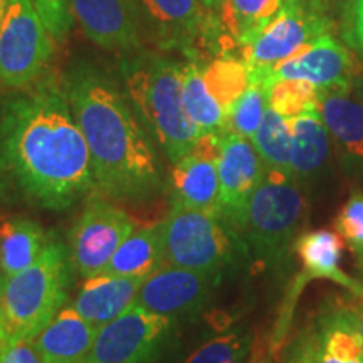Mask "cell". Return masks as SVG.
I'll list each match as a JSON object with an SVG mask.
<instances>
[{
  "label": "cell",
  "instance_id": "2e32d148",
  "mask_svg": "<svg viewBox=\"0 0 363 363\" xmlns=\"http://www.w3.org/2000/svg\"><path fill=\"white\" fill-rule=\"evenodd\" d=\"M143 40L160 51L190 52L203 29L201 0H135Z\"/></svg>",
  "mask_w": 363,
  "mask_h": 363
},
{
  "label": "cell",
  "instance_id": "7bdbcfd3",
  "mask_svg": "<svg viewBox=\"0 0 363 363\" xmlns=\"http://www.w3.org/2000/svg\"><path fill=\"white\" fill-rule=\"evenodd\" d=\"M249 363H269V362H266V360H256V362H249Z\"/></svg>",
  "mask_w": 363,
  "mask_h": 363
},
{
  "label": "cell",
  "instance_id": "836d02e7",
  "mask_svg": "<svg viewBox=\"0 0 363 363\" xmlns=\"http://www.w3.org/2000/svg\"><path fill=\"white\" fill-rule=\"evenodd\" d=\"M0 363H44L35 350L33 340L29 338H7L6 345L0 348Z\"/></svg>",
  "mask_w": 363,
  "mask_h": 363
},
{
  "label": "cell",
  "instance_id": "74e56055",
  "mask_svg": "<svg viewBox=\"0 0 363 363\" xmlns=\"http://www.w3.org/2000/svg\"><path fill=\"white\" fill-rule=\"evenodd\" d=\"M201 2L207 11H220L225 0H201Z\"/></svg>",
  "mask_w": 363,
  "mask_h": 363
},
{
  "label": "cell",
  "instance_id": "d6986e66",
  "mask_svg": "<svg viewBox=\"0 0 363 363\" xmlns=\"http://www.w3.org/2000/svg\"><path fill=\"white\" fill-rule=\"evenodd\" d=\"M143 281L142 278L108 274L86 278L71 306L99 328L133 305Z\"/></svg>",
  "mask_w": 363,
  "mask_h": 363
},
{
  "label": "cell",
  "instance_id": "f1b7e54d",
  "mask_svg": "<svg viewBox=\"0 0 363 363\" xmlns=\"http://www.w3.org/2000/svg\"><path fill=\"white\" fill-rule=\"evenodd\" d=\"M267 108H269V84L251 78L249 88L234 103L227 115L225 131H233L244 138L252 140Z\"/></svg>",
  "mask_w": 363,
  "mask_h": 363
},
{
  "label": "cell",
  "instance_id": "8fae6325",
  "mask_svg": "<svg viewBox=\"0 0 363 363\" xmlns=\"http://www.w3.org/2000/svg\"><path fill=\"white\" fill-rule=\"evenodd\" d=\"M219 220L230 233L240 234L246 222L247 206L264 175V165L249 138L233 131L220 133Z\"/></svg>",
  "mask_w": 363,
  "mask_h": 363
},
{
  "label": "cell",
  "instance_id": "e0dca14e",
  "mask_svg": "<svg viewBox=\"0 0 363 363\" xmlns=\"http://www.w3.org/2000/svg\"><path fill=\"white\" fill-rule=\"evenodd\" d=\"M96 335L98 326L69 305L35 335L33 343L44 363H86Z\"/></svg>",
  "mask_w": 363,
  "mask_h": 363
},
{
  "label": "cell",
  "instance_id": "ab89813d",
  "mask_svg": "<svg viewBox=\"0 0 363 363\" xmlns=\"http://www.w3.org/2000/svg\"><path fill=\"white\" fill-rule=\"evenodd\" d=\"M358 306L355 308L357 316H358V323H360V331H362V337H363V298H358Z\"/></svg>",
  "mask_w": 363,
  "mask_h": 363
},
{
  "label": "cell",
  "instance_id": "277c9868",
  "mask_svg": "<svg viewBox=\"0 0 363 363\" xmlns=\"http://www.w3.org/2000/svg\"><path fill=\"white\" fill-rule=\"evenodd\" d=\"M69 259L65 244L51 239L33 266L4 278L0 303L7 338L33 340L62 310L71 279Z\"/></svg>",
  "mask_w": 363,
  "mask_h": 363
},
{
  "label": "cell",
  "instance_id": "9a60e30c",
  "mask_svg": "<svg viewBox=\"0 0 363 363\" xmlns=\"http://www.w3.org/2000/svg\"><path fill=\"white\" fill-rule=\"evenodd\" d=\"M220 133L201 135L189 155L174 163L172 190L174 203L206 212L219 219V172Z\"/></svg>",
  "mask_w": 363,
  "mask_h": 363
},
{
  "label": "cell",
  "instance_id": "ac0fdd59",
  "mask_svg": "<svg viewBox=\"0 0 363 363\" xmlns=\"http://www.w3.org/2000/svg\"><path fill=\"white\" fill-rule=\"evenodd\" d=\"M342 238L330 230H311L298 235L293 251L303 264V274L296 279L291 299L310 279H330L343 288L350 289L357 298H363V284L345 274L340 267L342 259Z\"/></svg>",
  "mask_w": 363,
  "mask_h": 363
},
{
  "label": "cell",
  "instance_id": "6da1fadb",
  "mask_svg": "<svg viewBox=\"0 0 363 363\" xmlns=\"http://www.w3.org/2000/svg\"><path fill=\"white\" fill-rule=\"evenodd\" d=\"M88 145L65 81L48 69L0 94V202L66 211L94 192Z\"/></svg>",
  "mask_w": 363,
  "mask_h": 363
},
{
  "label": "cell",
  "instance_id": "603a6c76",
  "mask_svg": "<svg viewBox=\"0 0 363 363\" xmlns=\"http://www.w3.org/2000/svg\"><path fill=\"white\" fill-rule=\"evenodd\" d=\"M316 333L321 363H363V337L355 308L323 313Z\"/></svg>",
  "mask_w": 363,
  "mask_h": 363
},
{
  "label": "cell",
  "instance_id": "7402d4cb",
  "mask_svg": "<svg viewBox=\"0 0 363 363\" xmlns=\"http://www.w3.org/2000/svg\"><path fill=\"white\" fill-rule=\"evenodd\" d=\"M162 224L135 229L116 249L101 274L147 279L165 266Z\"/></svg>",
  "mask_w": 363,
  "mask_h": 363
},
{
  "label": "cell",
  "instance_id": "1f68e13d",
  "mask_svg": "<svg viewBox=\"0 0 363 363\" xmlns=\"http://www.w3.org/2000/svg\"><path fill=\"white\" fill-rule=\"evenodd\" d=\"M337 234L355 254L358 267L363 271V192H355L348 199L335 220Z\"/></svg>",
  "mask_w": 363,
  "mask_h": 363
},
{
  "label": "cell",
  "instance_id": "5bb4252c",
  "mask_svg": "<svg viewBox=\"0 0 363 363\" xmlns=\"http://www.w3.org/2000/svg\"><path fill=\"white\" fill-rule=\"evenodd\" d=\"M72 17L86 38L104 51L142 49L143 30L135 0H69Z\"/></svg>",
  "mask_w": 363,
  "mask_h": 363
},
{
  "label": "cell",
  "instance_id": "f546056e",
  "mask_svg": "<svg viewBox=\"0 0 363 363\" xmlns=\"http://www.w3.org/2000/svg\"><path fill=\"white\" fill-rule=\"evenodd\" d=\"M251 343V335L246 331H229L202 343L184 363H244Z\"/></svg>",
  "mask_w": 363,
  "mask_h": 363
},
{
  "label": "cell",
  "instance_id": "9c48e42d",
  "mask_svg": "<svg viewBox=\"0 0 363 363\" xmlns=\"http://www.w3.org/2000/svg\"><path fill=\"white\" fill-rule=\"evenodd\" d=\"M135 230V222L110 199L91 192L78 222L71 230V262L81 278L99 276Z\"/></svg>",
  "mask_w": 363,
  "mask_h": 363
},
{
  "label": "cell",
  "instance_id": "d6a6232c",
  "mask_svg": "<svg viewBox=\"0 0 363 363\" xmlns=\"http://www.w3.org/2000/svg\"><path fill=\"white\" fill-rule=\"evenodd\" d=\"M43 19L44 26L56 39V43L66 40L72 27V12L67 0H30Z\"/></svg>",
  "mask_w": 363,
  "mask_h": 363
},
{
  "label": "cell",
  "instance_id": "3957f363",
  "mask_svg": "<svg viewBox=\"0 0 363 363\" xmlns=\"http://www.w3.org/2000/svg\"><path fill=\"white\" fill-rule=\"evenodd\" d=\"M121 76L126 96L172 163L192 152L201 131L184 104L185 62L157 51L126 52Z\"/></svg>",
  "mask_w": 363,
  "mask_h": 363
},
{
  "label": "cell",
  "instance_id": "52a82bcc",
  "mask_svg": "<svg viewBox=\"0 0 363 363\" xmlns=\"http://www.w3.org/2000/svg\"><path fill=\"white\" fill-rule=\"evenodd\" d=\"M160 224L167 264L220 274L233 261L230 230L217 217L172 203L169 216Z\"/></svg>",
  "mask_w": 363,
  "mask_h": 363
},
{
  "label": "cell",
  "instance_id": "7c38bea8",
  "mask_svg": "<svg viewBox=\"0 0 363 363\" xmlns=\"http://www.w3.org/2000/svg\"><path fill=\"white\" fill-rule=\"evenodd\" d=\"M219 276L165 264L143 281L135 303L174 320L194 315L208 303L219 283Z\"/></svg>",
  "mask_w": 363,
  "mask_h": 363
},
{
  "label": "cell",
  "instance_id": "30bf717a",
  "mask_svg": "<svg viewBox=\"0 0 363 363\" xmlns=\"http://www.w3.org/2000/svg\"><path fill=\"white\" fill-rule=\"evenodd\" d=\"M175 320L133 303L128 310L99 326L86 363H153Z\"/></svg>",
  "mask_w": 363,
  "mask_h": 363
},
{
  "label": "cell",
  "instance_id": "5b68a950",
  "mask_svg": "<svg viewBox=\"0 0 363 363\" xmlns=\"http://www.w3.org/2000/svg\"><path fill=\"white\" fill-rule=\"evenodd\" d=\"M305 214V195L294 175L264 169L249 201L240 234L262 264L279 269L293 251Z\"/></svg>",
  "mask_w": 363,
  "mask_h": 363
},
{
  "label": "cell",
  "instance_id": "b9f144b4",
  "mask_svg": "<svg viewBox=\"0 0 363 363\" xmlns=\"http://www.w3.org/2000/svg\"><path fill=\"white\" fill-rule=\"evenodd\" d=\"M2 281H4V276H2V271H0V296H2Z\"/></svg>",
  "mask_w": 363,
  "mask_h": 363
},
{
  "label": "cell",
  "instance_id": "ffe728a7",
  "mask_svg": "<svg viewBox=\"0 0 363 363\" xmlns=\"http://www.w3.org/2000/svg\"><path fill=\"white\" fill-rule=\"evenodd\" d=\"M318 111L331 138L352 165L363 167V99L348 91H318Z\"/></svg>",
  "mask_w": 363,
  "mask_h": 363
},
{
  "label": "cell",
  "instance_id": "f6af8a7d",
  "mask_svg": "<svg viewBox=\"0 0 363 363\" xmlns=\"http://www.w3.org/2000/svg\"><path fill=\"white\" fill-rule=\"evenodd\" d=\"M67 2H69V0H67Z\"/></svg>",
  "mask_w": 363,
  "mask_h": 363
},
{
  "label": "cell",
  "instance_id": "cb8c5ba5",
  "mask_svg": "<svg viewBox=\"0 0 363 363\" xmlns=\"http://www.w3.org/2000/svg\"><path fill=\"white\" fill-rule=\"evenodd\" d=\"M51 238L38 222L6 220L0 227V271L4 278L27 269L39 259Z\"/></svg>",
  "mask_w": 363,
  "mask_h": 363
},
{
  "label": "cell",
  "instance_id": "484cf974",
  "mask_svg": "<svg viewBox=\"0 0 363 363\" xmlns=\"http://www.w3.org/2000/svg\"><path fill=\"white\" fill-rule=\"evenodd\" d=\"M288 0H225L222 26L234 43L246 45L278 16Z\"/></svg>",
  "mask_w": 363,
  "mask_h": 363
},
{
  "label": "cell",
  "instance_id": "ee69618b",
  "mask_svg": "<svg viewBox=\"0 0 363 363\" xmlns=\"http://www.w3.org/2000/svg\"><path fill=\"white\" fill-rule=\"evenodd\" d=\"M313 2H323V0H313Z\"/></svg>",
  "mask_w": 363,
  "mask_h": 363
},
{
  "label": "cell",
  "instance_id": "7a4b0ae2",
  "mask_svg": "<svg viewBox=\"0 0 363 363\" xmlns=\"http://www.w3.org/2000/svg\"><path fill=\"white\" fill-rule=\"evenodd\" d=\"M72 115L88 145L96 192L110 201H148L162 190V169L128 96L88 62L62 76Z\"/></svg>",
  "mask_w": 363,
  "mask_h": 363
},
{
  "label": "cell",
  "instance_id": "8992f818",
  "mask_svg": "<svg viewBox=\"0 0 363 363\" xmlns=\"http://www.w3.org/2000/svg\"><path fill=\"white\" fill-rule=\"evenodd\" d=\"M56 39L30 0H9L0 29V89H21L49 69Z\"/></svg>",
  "mask_w": 363,
  "mask_h": 363
},
{
  "label": "cell",
  "instance_id": "f35d334b",
  "mask_svg": "<svg viewBox=\"0 0 363 363\" xmlns=\"http://www.w3.org/2000/svg\"><path fill=\"white\" fill-rule=\"evenodd\" d=\"M353 86H355L358 91V96H360V99H363V71L357 72L355 79H353Z\"/></svg>",
  "mask_w": 363,
  "mask_h": 363
},
{
  "label": "cell",
  "instance_id": "60d3db41",
  "mask_svg": "<svg viewBox=\"0 0 363 363\" xmlns=\"http://www.w3.org/2000/svg\"><path fill=\"white\" fill-rule=\"evenodd\" d=\"M7 6H9V0H0V29H2L4 17H6V12H7Z\"/></svg>",
  "mask_w": 363,
  "mask_h": 363
},
{
  "label": "cell",
  "instance_id": "d4e9b609",
  "mask_svg": "<svg viewBox=\"0 0 363 363\" xmlns=\"http://www.w3.org/2000/svg\"><path fill=\"white\" fill-rule=\"evenodd\" d=\"M182 84H184L185 110L199 131L202 135L225 131V111L208 91L203 79V67L197 61L185 62Z\"/></svg>",
  "mask_w": 363,
  "mask_h": 363
},
{
  "label": "cell",
  "instance_id": "4dcf8cb0",
  "mask_svg": "<svg viewBox=\"0 0 363 363\" xmlns=\"http://www.w3.org/2000/svg\"><path fill=\"white\" fill-rule=\"evenodd\" d=\"M269 106L289 120L318 108V89L305 81H274L269 86Z\"/></svg>",
  "mask_w": 363,
  "mask_h": 363
},
{
  "label": "cell",
  "instance_id": "44dd1931",
  "mask_svg": "<svg viewBox=\"0 0 363 363\" xmlns=\"http://www.w3.org/2000/svg\"><path fill=\"white\" fill-rule=\"evenodd\" d=\"M291 174L299 184L315 179L330 157V133L318 108L289 118Z\"/></svg>",
  "mask_w": 363,
  "mask_h": 363
},
{
  "label": "cell",
  "instance_id": "4fadbf2b",
  "mask_svg": "<svg viewBox=\"0 0 363 363\" xmlns=\"http://www.w3.org/2000/svg\"><path fill=\"white\" fill-rule=\"evenodd\" d=\"M355 74L348 49L328 33L276 65L267 72L266 81L271 86L274 81L293 79L310 83L318 91H350Z\"/></svg>",
  "mask_w": 363,
  "mask_h": 363
},
{
  "label": "cell",
  "instance_id": "4316f807",
  "mask_svg": "<svg viewBox=\"0 0 363 363\" xmlns=\"http://www.w3.org/2000/svg\"><path fill=\"white\" fill-rule=\"evenodd\" d=\"M251 142L264 169L291 174V128L288 118L269 106Z\"/></svg>",
  "mask_w": 363,
  "mask_h": 363
},
{
  "label": "cell",
  "instance_id": "e575fe53",
  "mask_svg": "<svg viewBox=\"0 0 363 363\" xmlns=\"http://www.w3.org/2000/svg\"><path fill=\"white\" fill-rule=\"evenodd\" d=\"M288 363H321L320 340L315 328H308L299 335L289 352Z\"/></svg>",
  "mask_w": 363,
  "mask_h": 363
},
{
  "label": "cell",
  "instance_id": "d590c367",
  "mask_svg": "<svg viewBox=\"0 0 363 363\" xmlns=\"http://www.w3.org/2000/svg\"><path fill=\"white\" fill-rule=\"evenodd\" d=\"M345 40L363 56V0H350L343 24Z\"/></svg>",
  "mask_w": 363,
  "mask_h": 363
},
{
  "label": "cell",
  "instance_id": "83f0119b",
  "mask_svg": "<svg viewBox=\"0 0 363 363\" xmlns=\"http://www.w3.org/2000/svg\"><path fill=\"white\" fill-rule=\"evenodd\" d=\"M203 79L225 115L251 84V71L244 59L233 56L217 57L203 67Z\"/></svg>",
  "mask_w": 363,
  "mask_h": 363
},
{
  "label": "cell",
  "instance_id": "8d00e7d4",
  "mask_svg": "<svg viewBox=\"0 0 363 363\" xmlns=\"http://www.w3.org/2000/svg\"><path fill=\"white\" fill-rule=\"evenodd\" d=\"M7 342V328H6V318H4L2 303H0V348Z\"/></svg>",
  "mask_w": 363,
  "mask_h": 363
},
{
  "label": "cell",
  "instance_id": "ba28073f",
  "mask_svg": "<svg viewBox=\"0 0 363 363\" xmlns=\"http://www.w3.org/2000/svg\"><path fill=\"white\" fill-rule=\"evenodd\" d=\"M330 33V22L305 0H288L278 16L251 43L242 45V59L251 78L266 81L267 72L308 44Z\"/></svg>",
  "mask_w": 363,
  "mask_h": 363
}]
</instances>
